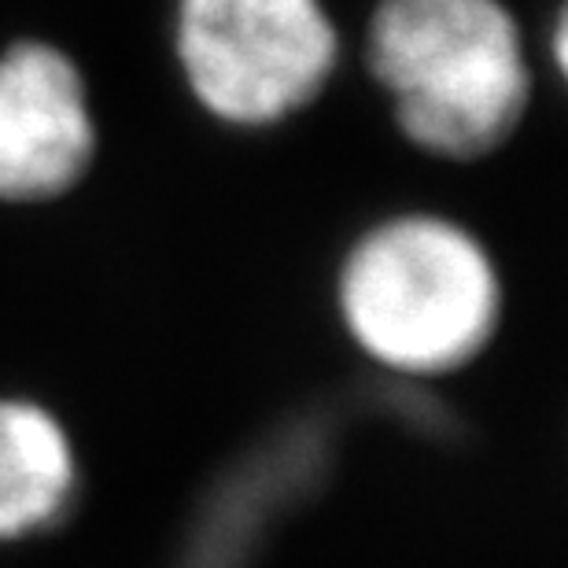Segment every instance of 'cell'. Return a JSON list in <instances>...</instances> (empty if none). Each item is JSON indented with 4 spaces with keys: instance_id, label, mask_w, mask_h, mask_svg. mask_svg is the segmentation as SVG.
Here are the masks:
<instances>
[{
    "instance_id": "cell-1",
    "label": "cell",
    "mask_w": 568,
    "mask_h": 568,
    "mask_svg": "<svg viewBox=\"0 0 568 568\" xmlns=\"http://www.w3.org/2000/svg\"><path fill=\"white\" fill-rule=\"evenodd\" d=\"M336 322L369 366L406 381L469 369L503 328L506 288L469 225L436 211L388 214L336 266Z\"/></svg>"
},
{
    "instance_id": "cell-2",
    "label": "cell",
    "mask_w": 568,
    "mask_h": 568,
    "mask_svg": "<svg viewBox=\"0 0 568 568\" xmlns=\"http://www.w3.org/2000/svg\"><path fill=\"white\" fill-rule=\"evenodd\" d=\"M369 71L406 141L439 159L491 155L531 100L525 38L503 0H381Z\"/></svg>"
},
{
    "instance_id": "cell-3",
    "label": "cell",
    "mask_w": 568,
    "mask_h": 568,
    "mask_svg": "<svg viewBox=\"0 0 568 568\" xmlns=\"http://www.w3.org/2000/svg\"><path fill=\"white\" fill-rule=\"evenodd\" d=\"M174 49L211 119L266 130L322 97L339 33L322 0H178Z\"/></svg>"
},
{
    "instance_id": "cell-4",
    "label": "cell",
    "mask_w": 568,
    "mask_h": 568,
    "mask_svg": "<svg viewBox=\"0 0 568 568\" xmlns=\"http://www.w3.org/2000/svg\"><path fill=\"white\" fill-rule=\"evenodd\" d=\"M97 159V119L82 71L44 41L0 52V203L67 196Z\"/></svg>"
},
{
    "instance_id": "cell-5",
    "label": "cell",
    "mask_w": 568,
    "mask_h": 568,
    "mask_svg": "<svg viewBox=\"0 0 568 568\" xmlns=\"http://www.w3.org/2000/svg\"><path fill=\"white\" fill-rule=\"evenodd\" d=\"M82 491V458L52 406L0 392V547L60 528Z\"/></svg>"
}]
</instances>
